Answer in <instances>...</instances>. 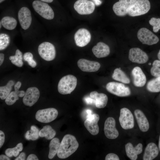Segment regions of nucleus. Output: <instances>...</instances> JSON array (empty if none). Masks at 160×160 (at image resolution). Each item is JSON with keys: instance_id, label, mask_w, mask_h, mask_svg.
Here are the masks:
<instances>
[{"instance_id": "7", "label": "nucleus", "mask_w": 160, "mask_h": 160, "mask_svg": "<svg viewBox=\"0 0 160 160\" xmlns=\"http://www.w3.org/2000/svg\"><path fill=\"white\" fill-rule=\"evenodd\" d=\"M38 52L41 57L47 61L53 60L56 56V50L54 45L48 42L41 44L38 49Z\"/></svg>"}, {"instance_id": "43", "label": "nucleus", "mask_w": 160, "mask_h": 160, "mask_svg": "<svg viewBox=\"0 0 160 160\" xmlns=\"http://www.w3.org/2000/svg\"><path fill=\"white\" fill-rule=\"evenodd\" d=\"M25 154L24 152L21 153L19 156L15 160H24L25 159Z\"/></svg>"}, {"instance_id": "35", "label": "nucleus", "mask_w": 160, "mask_h": 160, "mask_svg": "<svg viewBox=\"0 0 160 160\" xmlns=\"http://www.w3.org/2000/svg\"><path fill=\"white\" fill-rule=\"evenodd\" d=\"M150 72L151 75L155 77L160 76V60H156L152 64Z\"/></svg>"}, {"instance_id": "51", "label": "nucleus", "mask_w": 160, "mask_h": 160, "mask_svg": "<svg viewBox=\"0 0 160 160\" xmlns=\"http://www.w3.org/2000/svg\"><path fill=\"white\" fill-rule=\"evenodd\" d=\"M159 150L160 151V135L159 136Z\"/></svg>"}, {"instance_id": "17", "label": "nucleus", "mask_w": 160, "mask_h": 160, "mask_svg": "<svg viewBox=\"0 0 160 160\" xmlns=\"http://www.w3.org/2000/svg\"><path fill=\"white\" fill-rule=\"evenodd\" d=\"M18 19L22 28L24 30L28 29L32 22L31 11L27 7H22L18 13Z\"/></svg>"}, {"instance_id": "29", "label": "nucleus", "mask_w": 160, "mask_h": 160, "mask_svg": "<svg viewBox=\"0 0 160 160\" xmlns=\"http://www.w3.org/2000/svg\"><path fill=\"white\" fill-rule=\"evenodd\" d=\"M147 90L152 92H160V76L149 81L147 85Z\"/></svg>"}, {"instance_id": "23", "label": "nucleus", "mask_w": 160, "mask_h": 160, "mask_svg": "<svg viewBox=\"0 0 160 160\" xmlns=\"http://www.w3.org/2000/svg\"><path fill=\"white\" fill-rule=\"evenodd\" d=\"M90 97L95 100V105L98 108H104L106 105L108 97L105 94L103 93H98L96 91L91 92Z\"/></svg>"}, {"instance_id": "33", "label": "nucleus", "mask_w": 160, "mask_h": 160, "mask_svg": "<svg viewBox=\"0 0 160 160\" xmlns=\"http://www.w3.org/2000/svg\"><path fill=\"white\" fill-rule=\"evenodd\" d=\"M23 149V145L22 143H19L16 146L12 148H9L7 149L5 151L6 155L8 157H11L13 156L14 157L17 156L19 153V152Z\"/></svg>"}, {"instance_id": "28", "label": "nucleus", "mask_w": 160, "mask_h": 160, "mask_svg": "<svg viewBox=\"0 0 160 160\" xmlns=\"http://www.w3.org/2000/svg\"><path fill=\"white\" fill-rule=\"evenodd\" d=\"M60 144V140L57 138H54L51 140L49 145V150L48 155L49 159H52L57 153Z\"/></svg>"}, {"instance_id": "8", "label": "nucleus", "mask_w": 160, "mask_h": 160, "mask_svg": "<svg viewBox=\"0 0 160 160\" xmlns=\"http://www.w3.org/2000/svg\"><path fill=\"white\" fill-rule=\"evenodd\" d=\"M137 37L143 44L151 45L157 43L159 41L158 37L151 31L145 28H142L138 31Z\"/></svg>"}, {"instance_id": "10", "label": "nucleus", "mask_w": 160, "mask_h": 160, "mask_svg": "<svg viewBox=\"0 0 160 160\" xmlns=\"http://www.w3.org/2000/svg\"><path fill=\"white\" fill-rule=\"evenodd\" d=\"M137 0H119L113 7L115 13L119 16H124L127 14L129 9L135 3Z\"/></svg>"}, {"instance_id": "32", "label": "nucleus", "mask_w": 160, "mask_h": 160, "mask_svg": "<svg viewBox=\"0 0 160 160\" xmlns=\"http://www.w3.org/2000/svg\"><path fill=\"white\" fill-rule=\"evenodd\" d=\"M39 132L38 129L36 126H31L30 130L27 131L25 134V137L28 140H36L39 136Z\"/></svg>"}, {"instance_id": "34", "label": "nucleus", "mask_w": 160, "mask_h": 160, "mask_svg": "<svg viewBox=\"0 0 160 160\" xmlns=\"http://www.w3.org/2000/svg\"><path fill=\"white\" fill-rule=\"evenodd\" d=\"M10 42L9 36L7 34L1 33L0 34V50L5 49L9 45Z\"/></svg>"}, {"instance_id": "18", "label": "nucleus", "mask_w": 160, "mask_h": 160, "mask_svg": "<svg viewBox=\"0 0 160 160\" xmlns=\"http://www.w3.org/2000/svg\"><path fill=\"white\" fill-rule=\"evenodd\" d=\"M79 68L84 72H91L97 71L100 67L97 62L91 61L84 59H80L77 62Z\"/></svg>"}, {"instance_id": "3", "label": "nucleus", "mask_w": 160, "mask_h": 160, "mask_svg": "<svg viewBox=\"0 0 160 160\" xmlns=\"http://www.w3.org/2000/svg\"><path fill=\"white\" fill-rule=\"evenodd\" d=\"M32 6L35 11L43 18L49 20L54 18V11L47 3L36 0L33 2Z\"/></svg>"}, {"instance_id": "14", "label": "nucleus", "mask_w": 160, "mask_h": 160, "mask_svg": "<svg viewBox=\"0 0 160 160\" xmlns=\"http://www.w3.org/2000/svg\"><path fill=\"white\" fill-rule=\"evenodd\" d=\"M39 96L40 92L37 88L35 87L28 88L23 97V103L25 105L31 107L37 101Z\"/></svg>"}, {"instance_id": "12", "label": "nucleus", "mask_w": 160, "mask_h": 160, "mask_svg": "<svg viewBox=\"0 0 160 160\" xmlns=\"http://www.w3.org/2000/svg\"><path fill=\"white\" fill-rule=\"evenodd\" d=\"M128 58L132 62L139 64L145 63L148 60L147 54L138 48H133L130 49Z\"/></svg>"}, {"instance_id": "49", "label": "nucleus", "mask_w": 160, "mask_h": 160, "mask_svg": "<svg viewBox=\"0 0 160 160\" xmlns=\"http://www.w3.org/2000/svg\"><path fill=\"white\" fill-rule=\"evenodd\" d=\"M40 1L47 3H51L53 1V0H40Z\"/></svg>"}, {"instance_id": "48", "label": "nucleus", "mask_w": 160, "mask_h": 160, "mask_svg": "<svg viewBox=\"0 0 160 160\" xmlns=\"http://www.w3.org/2000/svg\"><path fill=\"white\" fill-rule=\"evenodd\" d=\"M86 112L87 114V115H89L92 114V111L90 109H87L86 110Z\"/></svg>"}, {"instance_id": "25", "label": "nucleus", "mask_w": 160, "mask_h": 160, "mask_svg": "<svg viewBox=\"0 0 160 160\" xmlns=\"http://www.w3.org/2000/svg\"><path fill=\"white\" fill-rule=\"evenodd\" d=\"M112 78L125 84H129L130 80L125 73L120 68H116L112 75Z\"/></svg>"}, {"instance_id": "50", "label": "nucleus", "mask_w": 160, "mask_h": 160, "mask_svg": "<svg viewBox=\"0 0 160 160\" xmlns=\"http://www.w3.org/2000/svg\"><path fill=\"white\" fill-rule=\"evenodd\" d=\"M157 57L159 60H160V49L158 53Z\"/></svg>"}, {"instance_id": "54", "label": "nucleus", "mask_w": 160, "mask_h": 160, "mask_svg": "<svg viewBox=\"0 0 160 160\" xmlns=\"http://www.w3.org/2000/svg\"><path fill=\"white\" fill-rule=\"evenodd\" d=\"M148 64L149 65H151V63H149Z\"/></svg>"}, {"instance_id": "24", "label": "nucleus", "mask_w": 160, "mask_h": 160, "mask_svg": "<svg viewBox=\"0 0 160 160\" xmlns=\"http://www.w3.org/2000/svg\"><path fill=\"white\" fill-rule=\"evenodd\" d=\"M159 153V149L156 145L153 143H150L145 148L143 159L153 160L157 156Z\"/></svg>"}, {"instance_id": "20", "label": "nucleus", "mask_w": 160, "mask_h": 160, "mask_svg": "<svg viewBox=\"0 0 160 160\" xmlns=\"http://www.w3.org/2000/svg\"><path fill=\"white\" fill-rule=\"evenodd\" d=\"M125 148L127 157L132 160H136L137 158L138 155L142 152L143 145L139 143L134 147L131 143H129L125 145Z\"/></svg>"}, {"instance_id": "27", "label": "nucleus", "mask_w": 160, "mask_h": 160, "mask_svg": "<svg viewBox=\"0 0 160 160\" xmlns=\"http://www.w3.org/2000/svg\"><path fill=\"white\" fill-rule=\"evenodd\" d=\"M56 134L55 131L49 125L44 126L39 132V136L40 137H44L47 140H50L53 138Z\"/></svg>"}, {"instance_id": "2", "label": "nucleus", "mask_w": 160, "mask_h": 160, "mask_svg": "<svg viewBox=\"0 0 160 160\" xmlns=\"http://www.w3.org/2000/svg\"><path fill=\"white\" fill-rule=\"evenodd\" d=\"M77 84V79L72 75L65 76L59 81L58 85V90L63 95L70 94L76 88Z\"/></svg>"}, {"instance_id": "22", "label": "nucleus", "mask_w": 160, "mask_h": 160, "mask_svg": "<svg viewBox=\"0 0 160 160\" xmlns=\"http://www.w3.org/2000/svg\"><path fill=\"white\" fill-rule=\"evenodd\" d=\"M134 114L140 129L143 132L148 131L149 128L148 121L143 112L140 110L136 109Z\"/></svg>"}, {"instance_id": "46", "label": "nucleus", "mask_w": 160, "mask_h": 160, "mask_svg": "<svg viewBox=\"0 0 160 160\" xmlns=\"http://www.w3.org/2000/svg\"><path fill=\"white\" fill-rule=\"evenodd\" d=\"M7 156L4 155H1L0 156V160H10V159Z\"/></svg>"}, {"instance_id": "39", "label": "nucleus", "mask_w": 160, "mask_h": 160, "mask_svg": "<svg viewBox=\"0 0 160 160\" xmlns=\"http://www.w3.org/2000/svg\"><path fill=\"white\" fill-rule=\"evenodd\" d=\"M21 85V83L20 81H17L15 85V91L17 93L19 97H23L25 94V92L23 90L19 91V89Z\"/></svg>"}, {"instance_id": "5", "label": "nucleus", "mask_w": 160, "mask_h": 160, "mask_svg": "<svg viewBox=\"0 0 160 160\" xmlns=\"http://www.w3.org/2000/svg\"><path fill=\"white\" fill-rule=\"evenodd\" d=\"M106 88L109 92L119 97L127 96L131 94L129 88L121 83L110 82L107 84Z\"/></svg>"}, {"instance_id": "26", "label": "nucleus", "mask_w": 160, "mask_h": 160, "mask_svg": "<svg viewBox=\"0 0 160 160\" xmlns=\"http://www.w3.org/2000/svg\"><path fill=\"white\" fill-rule=\"evenodd\" d=\"M1 22L3 26L7 30H12L16 27L17 22L14 18L9 16L3 17Z\"/></svg>"}, {"instance_id": "31", "label": "nucleus", "mask_w": 160, "mask_h": 160, "mask_svg": "<svg viewBox=\"0 0 160 160\" xmlns=\"http://www.w3.org/2000/svg\"><path fill=\"white\" fill-rule=\"evenodd\" d=\"M22 56V52L19 49H17L15 55L10 56L9 58L13 64L17 67H21L23 65Z\"/></svg>"}, {"instance_id": "45", "label": "nucleus", "mask_w": 160, "mask_h": 160, "mask_svg": "<svg viewBox=\"0 0 160 160\" xmlns=\"http://www.w3.org/2000/svg\"><path fill=\"white\" fill-rule=\"evenodd\" d=\"M91 1L93 2L97 6H99L102 3V1L100 0H91Z\"/></svg>"}, {"instance_id": "4", "label": "nucleus", "mask_w": 160, "mask_h": 160, "mask_svg": "<svg viewBox=\"0 0 160 160\" xmlns=\"http://www.w3.org/2000/svg\"><path fill=\"white\" fill-rule=\"evenodd\" d=\"M150 8V3L148 0H137L129 9L127 14L132 17L141 15L147 13Z\"/></svg>"}, {"instance_id": "15", "label": "nucleus", "mask_w": 160, "mask_h": 160, "mask_svg": "<svg viewBox=\"0 0 160 160\" xmlns=\"http://www.w3.org/2000/svg\"><path fill=\"white\" fill-rule=\"evenodd\" d=\"M74 38L76 45L79 47H83L90 42L91 35L88 30L84 28H81L75 33Z\"/></svg>"}, {"instance_id": "47", "label": "nucleus", "mask_w": 160, "mask_h": 160, "mask_svg": "<svg viewBox=\"0 0 160 160\" xmlns=\"http://www.w3.org/2000/svg\"><path fill=\"white\" fill-rule=\"evenodd\" d=\"M4 59V55L2 53L0 54V65H1L3 63Z\"/></svg>"}, {"instance_id": "36", "label": "nucleus", "mask_w": 160, "mask_h": 160, "mask_svg": "<svg viewBox=\"0 0 160 160\" xmlns=\"http://www.w3.org/2000/svg\"><path fill=\"white\" fill-rule=\"evenodd\" d=\"M19 99V96L17 92L14 91L11 92L5 100V102L8 105L14 104Z\"/></svg>"}, {"instance_id": "53", "label": "nucleus", "mask_w": 160, "mask_h": 160, "mask_svg": "<svg viewBox=\"0 0 160 160\" xmlns=\"http://www.w3.org/2000/svg\"><path fill=\"white\" fill-rule=\"evenodd\" d=\"M5 0H0V3H1Z\"/></svg>"}, {"instance_id": "21", "label": "nucleus", "mask_w": 160, "mask_h": 160, "mask_svg": "<svg viewBox=\"0 0 160 160\" xmlns=\"http://www.w3.org/2000/svg\"><path fill=\"white\" fill-rule=\"evenodd\" d=\"M94 55L97 58H100L107 56L110 54L109 47L105 43L100 42L92 49Z\"/></svg>"}, {"instance_id": "41", "label": "nucleus", "mask_w": 160, "mask_h": 160, "mask_svg": "<svg viewBox=\"0 0 160 160\" xmlns=\"http://www.w3.org/2000/svg\"><path fill=\"white\" fill-rule=\"evenodd\" d=\"M5 141V135L4 132L0 131V148L3 145Z\"/></svg>"}, {"instance_id": "11", "label": "nucleus", "mask_w": 160, "mask_h": 160, "mask_svg": "<svg viewBox=\"0 0 160 160\" xmlns=\"http://www.w3.org/2000/svg\"><path fill=\"white\" fill-rule=\"evenodd\" d=\"M95 5L89 0H78L74 4L75 10L81 15H89L94 11Z\"/></svg>"}, {"instance_id": "16", "label": "nucleus", "mask_w": 160, "mask_h": 160, "mask_svg": "<svg viewBox=\"0 0 160 160\" xmlns=\"http://www.w3.org/2000/svg\"><path fill=\"white\" fill-rule=\"evenodd\" d=\"M116 121L113 117H109L106 120L104 125V130L106 137L110 139L116 138L119 133L115 127Z\"/></svg>"}, {"instance_id": "38", "label": "nucleus", "mask_w": 160, "mask_h": 160, "mask_svg": "<svg viewBox=\"0 0 160 160\" xmlns=\"http://www.w3.org/2000/svg\"><path fill=\"white\" fill-rule=\"evenodd\" d=\"M149 22L153 26V31L154 32H157L160 29V18L152 17L149 20Z\"/></svg>"}, {"instance_id": "9", "label": "nucleus", "mask_w": 160, "mask_h": 160, "mask_svg": "<svg viewBox=\"0 0 160 160\" xmlns=\"http://www.w3.org/2000/svg\"><path fill=\"white\" fill-rule=\"evenodd\" d=\"M119 121L121 126L124 129H131L134 126V121L133 115L128 108H124L120 111Z\"/></svg>"}, {"instance_id": "6", "label": "nucleus", "mask_w": 160, "mask_h": 160, "mask_svg": "<svg viewBox=\"0 0 160 160\" xmlns=\"http://www.w3.org/2000/svg\"><path fill=\"white\" fill-rule=\"evenodd\" d=\"M58 115V112L56 109L49 108L37 111L35 115V118L40 122L48 123L55 119Z\"/></svg>"}, {"instance_id": "30", "label": "nucleus", "mask_w": 160, "mask_h": 160, "mask_svg": "<svg viewBox=\"0 0 160 160\" xmlns=\"http://www.w3.org/2000/svg\"><path fill=\"white\" fill-rule=\"evenodd\" d=\"M14 81L12 80L9 81L4 86L0 87V98L1 100L6 99L10 93L12 87L14 84Z\"/></svg>"}, {"instance_id": "42", "label": "nucleus", "mask_w": 160, "mask_h": 160, "mask_svg": "<svg viewBox=\"0 0 160 160\" xmlns=\"http://www.w3.org/2000/svg\"><path fill=\"white\" fill-rule=\"evenodd\" d=\"M84 101L87 104H92L95 103V100L91 98V97H87L84 98Z\"/></svg>"}, {"instance_id": "13", "label": "nucleus", "mask_w": 160, "mask_h": 160, "mask_svg": "<svg viewBox=\"0 0 160 160\" xmlns=\"http://www.w3.org/2000/svg\"><path fill=\"white\" fill-rule=\"evenodd\" d=\"M99 115L96 113L87 115V119L84 124L88 131L92 135H97L99 132L98 122L99 120Z\"/></svg>"}, {"instance_id": "52", "label": "nucleus", "mask_w": 160, "mask_h": 160, "mask_svg": "<svg viewBox=\"0 0 160 160\" xmlns=\"http://www.w3.org/2000/svg\"><path fill=\"white\" fill-rule=\"evenodd\" d=\"M1 25H2L1 24V22L0 21V28H1Z\"/></svg>"}, {"instance_id": "19", "label": "nucleus", "mask_w": 160, "mask_h": 160, "mask_svg": "<svg viewBox=\"0 0 160 160\" xmlns=\"http://www.w3.org/2000/svg\"><path fill=\"white\" fill-rule=\"evenodd\" d=\"M133 83L135 86L138 87H143L146 81V77L141 69L139 67H135L132 71Z\"/></svg>"}, {"instance_id": "37", "label": "nucleus", "mask_w": 160, "mask_h": 160, "mask_svg": "<svg viewBox=\"0 0 160 160\" xmlns=\"http://www.w3.org/2000/svg\"><path fill=\"white\" fill-rule=\"evenodd\" d=\"M24 60L28 62V64L32 68H35L37 65L36 63L33 59V54L30 52H26L24 55Z\"/></svg>"}, {"instance_id": "44", "label": "nucleus", "mask_w": 160, "mask_h": 160, "mask_svg": "<svg viewBox=\"0 0 160 160\" xmlns=\"http://www.w3.org/2000/svg\"><path fill=\"white\" fill-rule=\"evenodd\" d=\"M27 160H38V159L37 156L34 154H31L29 155L28 157Z\"/></svg>"}, {"instance_id": "1", "label": "nucleus", "mask_w": 160, "mask_h": 160, "mask_svg": "<svg viewBox=\"0 0 160 160\" xmlns=\"http://www.w3.org/2000/svg\"><path fill=\"white\" fill-rule=\"evenodd\" d=\"M79 144L76 137L70 134L63 137L57 154L58 157L62 159L66 158L75 152Z\"/></svg>"}, {"instance_id": "40", "label": "nucleus", "mask_w": 160, "mask_h": 160, "mask_svg": "<svg viewBox=\"0 0 160 160\" xmlns=\"http://www.w3.org/2000/svg\"><path fill=\"white\" fill-rule=\"evenodd\" d=\"M105 160H119V156L116 154L114 153H110L108 154L106 156Z\"/></svg>"}]
</instances>
